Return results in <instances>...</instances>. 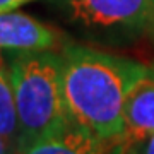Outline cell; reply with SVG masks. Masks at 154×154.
Returning a JSON list of instances; mask_svg holds the SVG:
<instances>
[{
	"mask_svg": "<svg viewBox=\"0 0 154 154\" xmlns=\"http://www.w3.org/2000/svg\"><path fill=\"white\" fill-rule=\"evenodd\" d=\"M149 74H151V75L154 77V63H152V65H151V67H149Z\"/></svg>",
	"mask_w": 154,
	"mask_h": 154,
	"instance_id": "cell-11",
	"label": "cell"
},
{
	"mask_svg": "<svg viewBox=\"0 0 154 154\" xmlns=\"http://www.w3.org/2000/svg\"><path fill=\"white\" fill-rule=\"evenodd\" d=\"M74 21L111 36L137 34L151 26L152 0H65Z\"/></svg>",
	"mask_w": 154,
	"mask_h": 154,
	"instance_id": "cell-3",
	"label": "cell"
},
{
	"mask_svg": "<svg viewBox=\"0 0 154 154\" xmlns=\"http://www.w3.org/2000/svg\"><path fill=\"white\" fill-rule=\"evenodd\" d=\"M12 149L17 151V144L11 139L0 135V154H12Z\"/></svg>",
	"mask_w": 154,
	"mask_h": 154,
	"instance_id": "cell-9",
	"label": "cell"
},
{
	"mask_svg": "<svg viewBox=\"0 0 154 154\" xmlns=\"http://www.w3.org/2000/svg\"><path fill=\"white\" fill-rule=\"evenodd\" d=\"M106 140L74 123L39 137L22 147L19 154H106Z\"/></svg>",
	"mask_w": 154,
	"mask_h": 154,
	"instance_id": "cell-6",
	"label": "cell"
},
{
	"mask_svg": "<svg viewBox=\"0 0 154 154\" xmlns=\"http://www.w3.org/2000/svg\"><path fill=\"white\" fill-rule=\"evenodd\" d=\"M62 60L63 99L70 123L106 142L120 140L125 99L149 69L88 46H67Z\"/></svg>",
	"mask_w": 154,
	"mask_h": 154,
	"instance_id": "cell-1",
	"label": "cell"
},
{
	"mask_svg": "<svg viewBox=\"0 0 154 154\" xmlns=\"http://www.w3.org/2000/svg\"><path fill=\"white\" fill-rule=\"evenodd\" d=\"M0 60H2V58H0Z\"/></svg>",
	"mask_w": 154,
	"mask_h": 154,
	"instance_id": "cell-13",
	"label": "cell"
},
{
	"mask_svg": "<svg viewBox=\"0 0 154 154\" xmlns=\"http://www.w3.org/2000/svg\"><path fill=\"white\" fill-rule=\"evenodd\" d=\"M140 149H139V154H154V134H151L146 140L139 142Z\"/></svg>",
	"mask_w": 154,
	"mask_h": 154,
	"instance_id": "cell-10",
	"label": "cell"
},
{
	"mask_svg": "<svg viewBox=\"0 0 154 154\" xmlns=\"http://www.w3.org/2000/svg\"><path fill=\"white\" fill-rule=\"evenodd\" d=\"M31 0H0V12H9V11H16L17 7L28 4Z\"/></svg>",
	"mask_w": 154,
	"mask_h": 154,
	"instance_id": "cell-8",
	"label": "cell"
},
{
	"mask_svg": "<svg viewBox=\"0 0 154 154\" xmlns=\"http://www.w3.org/2000/svg\"><path fill=\"white\" fill-rule=\"evenodd\" d=\"M58 33L24 12H0V50L43 51L55 48Z\"/></svg>",
	"mask_w": 154,
	"mask_h": 154,
	"instance_id": "cell-4",
	"label": "cell"
},
{
	"mask_svg": "<svg viewBox=\"0 0 154 154\" xmlns=\"http://www.w3.org/2000/svg\"><path fill=\"white\" fill-rule=\"evenodd\" d=\"M151 134H154V77L147 74L130 89L125 99L122 151L127 152Z\"/></svg>",
	"mask_w": 154,
	"mask_h": 154,
	"instance_id": "cell-5",
	"label": "cell"
},
{
	"mask_svg": "<svg viewBox=\"0 0 154 154\" xmlns=\"http://www.w3.org/2000/svg\"><path fill=\"white\" fill-rule=\"evenodd\" d=\"M62 65V53L50 50L21 51L12 60L9 70L19 116L17 152L70 123L63 99Z\"/></svg>",
	"mask_w": 154,
	"mask_h": 154,
	"instance_id": "cell-2",
	"label": "cell"
},
{
	"mask_svg": "<svg viewBox=\"0 0 154 154\" xmlns=\"http://www.w3.org/2000/svg\"><path fill=\"white\" fill-rule=\"evenodd\" d=\"M152 2H154V0H152ZM151 26L154 28V12H152V22H151Z\"/></svg>",
	"mask_w": 154,
	"mask_h": 154,
	"instance_id": "cell-12",
	"label": "cell"
},
{
	"mask_svg": "<svg viewBox=\"0 0 154 154\" xmlns=\"http://www.w3.org/2000/svg\"><path fill=\"white\" fill-rule=\"evenodd\" d=\"M0 135L17 144L19 139V116L14 98L11 70L0 60Z\"/></svg>",
	"mask_w": 154,
	"mask_h": 154,
	"instance_id": "cell-7",
	"label": "cell"
}]
</instances>
